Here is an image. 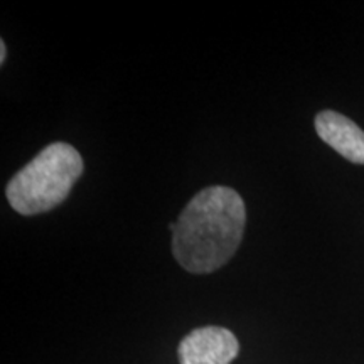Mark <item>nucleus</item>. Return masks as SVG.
<instances>
[{
	"mask_svg": "<svg viewBox=\"0 0 364 364\" xmlns=\"http://www.w3.org/2000/svg\"><path fill=\"white\" fill-rule=\"evenodd\" d=\"M83 174V159L73 145L54 142L17 172L7 184V201L24 216L59 206Z\"/></svg>",
	"mask_w": 364,
	"mask_h": 364,
	"instance_id": "obj_2",
	"label": "nucleus"
},
{
	"mask_svg": "<svg viewBox=\"0 0 364 364\" xmlns=\"http://www.w3.org/2000/svg\"><path fill=\"white\" fill-rule=\"evenodd\" d=\"M247 208L241 196L225 186L203 189L171 223L172 252L191 273H211L233 258L243 238Z\"/></svg>",
	"mask_w": 364,
	"mask_h": 364,
	"instance_id": "obj_1",
	"label": "nucleus"
},
{
	"mask_svg": "<svg viewBox=\"0 0 364 364\" xmlns=\"http://www.w3.org/2000/svg\"><path fill=\"white\" fill-rule=\"evenodd\" d=\"M6 56H7V46L4 41H0V65L6 63Z\"/></svg>",
	"mask_w": 364,
	"mask_h": 364,
	"instance_id": "obj_5",
	"label": "nucleus"
},
{
	"mask_svg": "<svg viewBox=\"0 0 364 364\" xmlns=\"http://www.w3.org/2000/svg\"><path fill=\"white\" fill-rule=\"evenodd\" d=\"M316 132L324 142L349 162L364 164V132L338 112L326 110L316 117Z\"/></svg>",
	"mask_w": 364,
	"mask_h": 364,
	"instance_id": "obj_4",
	"label": "nucleus"
},
{
	"mask_svg": "<svg viewBox=\"0 0 364 364\" xmlns=\"http://www.w3.org/2000/svg\"><path fill=\"white\" fill-rule=\"evenodd\" d=\"M236 336L225 327L208 326L191 331L179 344L181 364H230L238 356Z\"/></svg>",
	"mask_w": 364,
	"mask_h": 364,
	"instance_id": "obj_3",
	"label": "nucleus"
}]
</instances>
